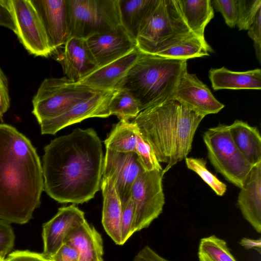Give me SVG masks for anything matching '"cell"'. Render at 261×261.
I'll return each instance as SVG.
<instances>
[{
	"mask_svg": "<svg viewBox=\"0 0 261 261\" xmlns=\"http://www.w3.org/2000/svg\"><path fill=\"white\" fill-rule=\"evenodd\" d=\"M106 149L127 153L136 152V125L132 122L120 120L104 141Z\"/></svg>",
	"mask_w": 261,
	"mask_h": 261,
	"instance_id": "4316f807",
	"label": "cell"
},
{
	"mask_svg": "<svg viewBox=\"0 0 261 261\" xmlns=\"http://www.w3.org/2000/svg\"><path fill=\"white\" fill-rule=\"evenodd\" d=\"M5 256L0 254V261H5Z\"/></svg>",
	"mask_w": 261,
	"mask_h": 261,
	"instance_id": "7bdbcfd3",
	"label": "cell"
},
{
	"mask_svg": "<svg viewBox=\"0 0 261 261\" xmlns=\"http://www.w3.org/2000/svg\"><path fill=\"white\" fill-rule=\"evenodd\" d=\"M102 91L66 77L46 78L33 98L32 112L41 126L61 115L80 101Z\"/></svg>",
	"mask_w": 261,
	"mask_h": 261,
	"instance_id": "8992f818",
	"label": "cell"
},
{
	"mask_svg": "<svg viewBox=\"0 0 261 261\" xmlns=\"http://www.w3.org/2000/svg\"><path fill=\"white\" fill-rule=\"evenodd\" d=\"M15 234L10 225L0 219V254L5 256L13 248Z\"/></svg>",
	"mask_w": 261,
	"mask_h": 261,
	"instance_id": "e575fe53",
	"label": "cell"
},
{
	"mask_svg": "<svg viewBox=\"0 0 261 261\" xmlns=\"http://www.w3.org/2000/svg\"><path fill=\"white\" fill-rule=\"evenodd\" d=\"M65 243L74 247L82 259L86 261H103L101 236L86 220L69 232Z\"/></svg>",
	"mask_w": 261,
	"mask_h": 261,
	"instance_id": "44dd1931",
	"label": "cell"
},
{
	"mask_svg": "<svg viewBox=\"0 0 261 261\" xmlns=\"http://www.w3.org/2000/svg\"><path fill=\"white\" fill-rule=\"evenodd\" d=\"M136 135L137 138L136 153L144 171L163 170L152 148L144 139L136 125Z\"/></svg>",
	"mask_w": 261,
	"mask_h": 261,
	"instance_id": "4dcf8cb0",
	"label": "cell"
},
{
	"mask_svg": "<svg viewBox=\"0 0 261 261\" xmlns=\"http://www.w3.org/2000/svg\"><path fill=\"white\" fill-rule=\"evenodd\" d=\"M193 35L176 0H158L140 28L137 47L143 53L154 55Z\"/></svg>",
	"mask_w": 261,
	"mask_h": 261,
	"instance_id": "5b68a950",
	"label": "cell"
},
{
	"mask_svg": "<svg viewBox=\"0 0 261 261\" xmlns=\"http://www.w3.org/2000/svg\"><path fill=\"white\" fill-rule=\"evenodd\" d=\"M86 41L98 68L137 48L136 41L121 24L109 31L92 35Z\"/></svg>",
	"mask_w": 261,
	"mask_h": 261,
	"instance_id": "5bb4252c",
	"label": "cell"
},
{
	"mask_svg": "<svg viewBox=\"0 0 261 261\" xmlns=\"http://www.w3.org/2000/svg\"><path fill=\"white\" fill-rule=\"evenodd\" d=\"M208 158L215 170L229 182L241 188L252 166L233 143L228 125L220 124L203 136Z\"/></svg>",
	"mask_w": 261,
	"mask_h": 261,
	"instance_id": "ba28073f",
	"label": "cell"
},
{
	"mask_svg": "<svg viewBox=\"0 0 261 261\" xmlns=\"http://www.w3.org/2000/svg\"><path fill=\"white\" fill-rule=\"evenodd\" d=\"M42 163L31 140L15 127L0 123V219L24 224L41 204Z\"/></svg>",
	"mask_w": 261,
	"mask_h": 261,
	"instance_id": "7a4b0ae2",
	"label": "cell"
},
{
	"mask_svg": "<svg viewBox=\"0 0 261 261\" xmlns=\"http://www.w3.org/2000/svg\"><path fill=\"white\" fill-rule=\"evenodd\" d=\"M240 244L246 249H253L258 251L259 253H261L260 238L255 240L243 238L241 240Z\"/></svg>",
	"mask_w": 261,
	"mask_h": 261,
	"instance_id": "b9f144b4",
	"label": "cell"
},
{
	"mask_svg": "<svg viewBox=\"0 0 261 261\" xmlns=\"http://www.w3.org/2000/svg\"><path fill=\"white\" fill-rule=\"evenodd\" d=\"M187 61L142 52L116 89L129 92L141 112L171 98L180 78L187 70Z\"/></svg>",
	"mask_w": 261,
	"mask_h": 261,
	"instance_id": "277c9868",
	"label": "cell"
},
{
	"mask_svg": "<svg viewBox=\"0 0 261 261\" xmlns=\"http://www.w3.org/2000/svg\"><path fill=\"white\" fill-rule=\"evenodd\" d=\"M171 99L176 100L204 117L219 112L224 105L213 95L195 74L186 70L179 79Z\"/></svg>",
	"mask_w": 261,
	"mask_h": 261,
	"instance_id": "7c38bea8",
	"label": "cell"
},
{
	"mask_svg": "<svg viewBox=\"0 0 261 261\" xmlns=\"http://www.w3.org/2000/svg\"><path fill=\"white\" fill-rule=\"evenodd\" d=\"M213 51L206 42L193 35L173 44L154 54L162 57L187 60L209 56Z\"/></svg>",
	"mask_w": 261,
	"mask_h": 261,
	"instance_id": "484cf974",
	"label": "cell"
},
{
	"mask_svg": "<svg viewBox=\"0 0 261 261\" xmlns=\"http://www.w3.org/2000/svg\"><path fill=\"white\" fill-rule=\"evenodd\" d=\"M111 115L116 116L120 120L129 121L140 112L138 102L128 91L116 89L109 105Z\"/></svg>",
	"mask_w": 261,
	"mask_h": 261,
	"instance_id": "f1b7e54d",
	"label": "cell"
},
{
	"mask_svg": "<svg viewBox=\"0 0 261 261\" xmlns=\"http://www.w3.org/2000/svg\"><path fill=\"white\" fill-rule=\"evenodd\" d=\"M67 40L87 39L112 30L121 24L118 0H67Z\"/></svg>",
	"mask_w": 261,
	"mask_h": 261,
	"instance_id": "52a82bcc",
	"label": "cell"
},
{
	"mask_svg": "<svg viewBox=\"0 0 261 261\" xmlns=\"http://www.w3.org/2000/svg\"><path fill=\"white\" fill-rule=\"evenodd\" d=\"M5 261H51L42 253L29 250H16L9 254Z\"/></svg>",
	"mask_w": 261,
	"mask_h": 261,
	"instance_id": "f35d334b",
	"label": "cell"
},
{
	"mask_svg": "<svg viewBox=\"0 0 261 261\" xmlns=\"http://www.w3.org/2000/svg\"><path fill=\"white\" fill-rule=\"evenodd\" d=\"M158 0H118L121 24L136 41L140 28Z\"/></svg>",
	"mask_w": 261,
	"mask_h": 261,
	"instance_id": "d4e9b609",
	"label": "cell"
},
{
	"mask_svg": "<svg viewBox=\"0 0 261 261\" xmlns=\"http://www.w3.org/2000/svg\"><path fill=\"white\" fill-rule=\"evenodd\" d=\"M80 254L72 246L64 243L49 259L51 261H79Z\"/></svg>",
	"mask_w": 261,
	"mask_h": 261,
	"instance_id": "8d00e7d4",
	"label": "cell"
},
{
	"mask_svg": "<svg viewBox=\"0 0 261 261\" xmlns=\"http://www.w3.org/2000/svg\"><path fill=\"white\" fill-rule=\"evenodd\" d=\"M86 220L85 213L74 204L60 207L57 214L42 226L43 252L49 258L65 242L69 232Z\"/></svg>",
	"mask_w": 261,
	"mask_h": 261,
	"instance_id": "9a60e30c",
	"label": "cell"
},
{
	"mask_svg": "<svg viewBox=\"0 0 261 261\" xmlns=\"http://www.w3.org/2000/svg\"><path fill=\"white\" fill-rule=\"evenodd\" d=\"M186 166L188 169L197 174L201 179L218 196H222L225 193L227 187L206 168V161L202 158H185Z\"/></svg>",
	"mask_w": 261,
	"mask_h": 261,
	"instance_id": "f546056e",
	"label": "cell"
},
{
	"mask_svg": "<svg viewBox=\"0 0 261 261\" xmlns=\"http://www.w3.org/2000/svg\"><path fill=\"white\" fill-rule=\"evenodd\" d=\"M100 189L103 197L102 226L115 243L121 245L122 203L114 179L111 177H102Z\"/></svg>",
	"mask_w": 261,
	"mask_h": 261,
	"instance_id": "ffe728a7",
	"label": "cell"
},
{
	"mask_svg": "<svg viewBox=\"0 0 261 261\" xmlns=\"http://www.w3.org/2000/svg\"><path fill=\"white\" fill-rule=\"evenodd\" d=\"M115 90L102 91L76 103L61 115L40 126L41 134L55 135L65 127L89 118L109 117L110 102Z\"/></svg>",
	"mask_w": 261,
	"mask_h": 261,
	"instance_id": "8fae6325",
	"label": "cell"
},
{
	"mask_svg": "<svg viewBox=\"0 0 261 261\" xmlns=\"http://www.w3.org/2000/svg\"><path fill=\"white\" fill-rule=\"evenodd\" d=\"M208 77L214 90H260L261 70L259 68L238 72L231 71L225 67L211 68Z\"/></svg>",
	"mask_w": 261,
	"mask_h": 261,
	"instance_id": "7402d4cb",
	"label": "cell"
},
{
	"mask_svg": "<svg viewBox=\"0 0 261 261\" xmlns=\"http://www.w3.org/2000/svg\"><path fill=\"white\" fill-rule=\"evenodd\" d=\"M0 26L15 32V24L6 0H0Z\"/></svg>",
	"mask_w": 261,
	"mask_h": 261,
	"instance_id": "60d3db41",
	"label": "cell"
},
{
	"mask_svg": "<svg viewBox=\"0 0 261 261\" xmlns=\"http://www.w3.org/2000/svg\"><path fill=\"white\" fill-rule=\"evenodd\" d=\"M44 28L53 53L68 38L67 0H31Z\"/></svg>",
	"mask_w": 261,
	"mask_h": 261,
	"instance_id": "2e32d148",
	"label": "cell"
},
{
	"mask_svg": "<svg viewBox=\"0 0 261 261\" xmlns=\"http://www.w3.org/2000/svg\"><path fill=\"white\" fill-rule=\"evenodd\" d=\"M141 53L136 48L122 57L98 68L77 83L101 90H116Z\"/></svg>",
	"mask_w": 261,
	"mask_h": 261,
	"instance_id": "d6986e66",
	"label": "cell"
},
{
	"mask_svg": "<svg viewBox=\"0 0 261 261\" xmlns=\"http://www.w3.org/2000/svg\"><path fill=\"white\" fill-rule=\"evenodd\" d=\"M10 104L8 81L0 68V119L2 121L4 114L10 107Z\"/></svg>",
	"mask_w": 261,
	"mask_h": 261,
	"instance_id": "74e56055",
	"label": "cell"
},
{
	"mask_svg": "<svg viewBox=\"0 0 261 261\" xmlns=\"http://www.w3.org/2000/svg\"><path fill=\"white\" fill-rule=\"evenodd\" d=\"M15 27L14 33L24 48L36 57L53 53L41 20L31 0H6Z\"/></svg>",
	"mask_w": 261,
	"mask_h": 261,
	"instance_id": "30bf717a",
	"label": "cell"
},
{
	"mask_svg": "<svg viewBox=\"0 0 261 261\" xmlns=\"http://www.w3.org/2000/svg\"><path fill=\"white\" fill-rule=\"evenodd\" d=\"M136 152H119L106 149L102 177H112L121 203L130 197L132 186L144 172Z\"/></svg>",
	"mask_w": 261,
	"mask_h": 261,
	"instance_id": "4fadbf2b",
	"label": "cell"
},
{
	"mask_svg": "<svg viewBox=\"0 0 261 261\" xmlns=\"http://www.w3.org/2000/svg\"><path fill=\"white\" fill-rule=\"evenodd\" d=\"M248 34L253 40L256 57L260 62L261 58V9L257 12L253 23L249 27Z\"/></svg>",
	"mask_w": 261,
	"mask_h": 261,
	"instance_id": "d590c367",
	"label": "cell"
},
{
	"mask_svg": "<svg viewBox=\"0 0 261 261\" xmlns=\"http://www.w3.org/2000/svg\"><path fill=\"white\" fill-rule=\"evenodd\" d=\"M228 129L233 143L246 159L252 166L261 162V137L258 128L236 120Z\"/></svg>",
	"mask_w": 261,
	"mask_h": 261,
	"instance_id": "603a6c76",
	"label": "cell"
},
{
	"mask_svg": "<svg viewBox=\"0 0 261 261\" xmlns=\"http://www.w3.org/2000/svg\"><path fill=\"white\" fill-rule=\"evenodd\" d=\"M204 117L173 99L141 111L131 121L152 148L166 172L186 158Z\"/></svg>",
	"mask_w": 261,
	"mask_h": 261,
	"instance_id": "3957f363",
	"label": "cell"
},
{
	"mask_svg": "<svg viewBox=\"0 0 261 261\" xmlns=\"http://www.w3.org/2000/svg\"><path fill=\"white\" fill-rule=\"evenodd\" d=\"M213 2L222 14L227 25L234 28L238 20V0H214Z\"/></svg>",
	"mask_w": 261,
	"mask_h": 261,
	"instance_id": "836d02e7",
	"label": "cell"
},
{
	"mask_svg": "<svg viewBox=\"0 0 261 261\" xmlns=\"http://www.w3.org/2000/svg\"><path fill=\"white\" fill-rule=\"evenodd\" d=\"M182 16L191 31L201 40L204 37L205 27L214 17L210 0H176Z\"/></svg>",
	"mask_w": 261,
	"mask_h": 261,
	"instance_id": "cb8c5ba5",
	"label": "cell"
},
{
	"mask_svg": "<svg viewBox=\"0 0 261 261\" xmlns=\"http://www.w3.org/2000/svg\"><path fill=\"white\" fill-rule=\"evenodd\" d=\"M198 258L199 261H237L226 242L215 234L200 239Z\"/></svg>",
	"mask_w": 261,
	"mask_h": 261,
	"instance_id": "83f0119b",
	"label": "cell"
},
{
	"mask_svg": "<svg viewBox=\"0 0 261 261\" xmlns=\"http://www.w3.org/2000/svg\"><path fill=\"white\" fill-rule=\"evenodd\" d=\"M237 204L244 218L261 232V162L253 166L240 188Z\"/></svg>",
	"mask_w": 261,
	"mask_h": 261,
	"instance_id": "ac0fdd59",
	"label": "cell"
},
{
	"mask_svg": "<svg viewBox=\"0 0 261 261\" xmlns=\"http://www.w3.org/2000/svg\"><path fill=\"white\" fill-rule=\"evenodd\" d=\"M260 9L261 0H238L237 25L239 30H248Z\"/></svg>",
	"mask_w": 261,
	"mask_h": 261,
	"instance_id": "1f68e13d",
	"label": "cell"
},
{
	"mask_svg": "<svg viewBox=\"0 0 261 261\" xmlns=\"http://www.w3.org/2000/svg\"><path fill=\"white\" fill-rule=\"evenodd\" d=\"M120 230L121 245H122L136 232L135 211L130 197L125 202L122 204Z\"/></svg>",
	"mask_w": 261,
	"mask_h": 261,
	"instance_id": "d6a6232c",
	"label": "cell"
},
{
	"mask_svg": "<svg viewBox=\"0 0 261 261\" xmlns=\"http://www.w3.org/2000/svg\"><path fill=\"white\" fill-rule=\"evenodd\" d=\"M79 261H86V260H84V259H82V258H80V259H79Z\"/></svg>",
	"mask_w": 261,
	"mask_h": 261,
	"instance_id": "ee69618b",
	"label": "cell"
},
{
	"mask_svg": "<svg viewBox=\"0 0 261 261\" xmlns=\"http://www.w3.org/2000/svg\"><path fill=\"white\" fill-rule=\"evenodd\" d=\"M133 261H170L159 255L148 245L144 246L134 257Z\"/></svg>",
	"mask_w": 261,
	"mask_h": 261,
	"instance_id": "ab89813d",
	"label": "cell"
},
{
	"mask_svg": "<svg viewBox=\"0 0 261 261\" xmlns=\"http://www.w3.org/2000/svg\"><path fill=\"white\" fill-rule=\"evenodd\" d=\"M164 174L163 170L144 171L132 186L130 197L135 211L136 232L148 228L163 212Z\"/></svg>",
	"mask_w": 261,
	"mask_h": 261,
	"instance_id": "9c48e42d",
	"label": "cell"
},
{
	"mask_svg": "<svg viewBox=\"0 0 261 261\" xmlns=\"http://www.w3.org/2000/svg\"><path fill=\"white\" fill-rule=\"evenodd\" d=\"M104 162L101 140L95 130L76 128L44 147V190L61 203L83 204L101 188Z\"/></svg>",
	"mask_w": 261,
	"mask_h": 261,
	"instance_id": "6da1fadb",
	"label": "cell"
},
{
	"mask_svg": "<svg viewBox=\"0 0 261 261\" xmlns=\"http://www.w3.org/2000/svg\"><path fill=\"white\" fill-rule=\"evenodd\" d=\"M57 60L66 77L75 82H79L98 68L86 40L83 38L68 39Z\"/></svg>",
	"mask_w": 261,
	"mask_h": 261,
	"instance_id": "e0dca14e",
	"label": "cell"
}]
</instances>
